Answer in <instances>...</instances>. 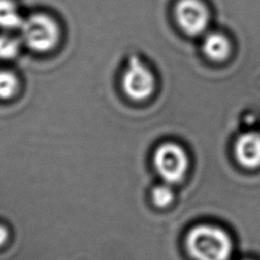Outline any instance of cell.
<instances>
[{"label": "cell", "instance_id": "obj_1", "mask_svg": "<svg viewBox=\"0 0 260 260\" xmlns=\"http://www.w3.org/2000/svg\"><path fill=\"white\" fill-rule=\"evenodd\" d=\"M186 247L194 260H228L233 245L230 236L222 229L199 224L189 231Z\"/></svg>", "mask_w": 260, "mask_h": 260}, {"label": "cell", "instance_id": "obj_2", "mask_svg": "<svg viewBox=\"0 0 260 260\" xmlns=\"http://www.w3.org/2000/svg\"><path fill=\"white\" fill-rule=\"evenodd\" d=\"M19 29L23 43L38 52H46L54 48L59 39L58 24L44 13H36L26 17Z\"/></svg>", "mask_w": 260, "mask_h": 260}, {"label": "cell", "instance_id": "obj_3", "mask_svg": "<svg viewBox=\"0 0 260 260\" xmlns=\"http://www.w3.org/2000/svg\"><path fill=\"white\" fill-rule=\"evenodd\" d=\"M154 167L168 184L181 182L188 171L189 159L186 151L176 143H164L159 145L153 155Z\"/></svg>", "mask_w": 260, "mask_h": 260}, {"label": "cell", "instance_id": "obj_4", "mask_svg": "<svg viewBox=\"0 0 260 260\" xmlns=\"http://www.w3.org/2000/svg\"><path fill=\"white\" fill-rule=\"evenodd\" d=\"M122 85L125 93L135 100L147 99L154 90V78L150 70L136 56L129 59L123 74Z\"/></svg>", "mask_w": 260, "mask_h": 260}, {"label": "cell", "instance_id": "obj_5", "mask_svg": "<svg viewBox=\"0 0 260 260\" xmlns=\"http://www.w3.org/2000/svg\"><path fill=\"white\" fill-rule=\"evenodd\" d=\"M176 16L180 26L189 35L202 32L208 22L206 8L198 0H181L176 7Z\"/></svg>", "mask_w": 260, "mask_h": 260}, {"label": "cell", "instance_id": "obj_6", "mask_svg": "<svg viewBox=\"0 0 260 260\" xmlns=\"http://www.w3.org/2000/svg\"><path fill=\"white\" fill-rule=\"evenodd\" d=\"M235 155L238 162L246 169L260 167V133L246 132L241 134L235 144Z\"/></svg>", "mask_w": 260, "mask_h": 260}, {"label": "cell", "instance_id": "obj_7", "mask_svg": "<svg viewBox=\"0 0 260 260\" xmlns=\"http://www.w3.org/2000/svg\"><path fill=\"white\" fill-rule=\"evenodd\" d=\"M22 21L23 18L11 0H0V28L4 30L19 29Z\"/></svg>", "mask_w": 260, "mask_h": 260}, {"label": "cell", "instance_id": "obj_8", "mask_svg": "<svg viewBox=\"0 0 260 260\" xmlns=\"http://www.w3.org/2000/svg\"><path fill=\"white\" fill-rule=\"evenodd\" d=\"M203 50L209 58L213 60H222L230 52V45L223 36L219 34H210L204 41Z\"/></svg>", "mask_w": 260, "mask_h": 260}, {"label": "cell", "instance_id": "obj_9", "mask_svg": "<svg viewBox=\"0 0 260 260\" xmlns=\"http://www.w3.org/2000/svg\"><path fill=\"white\" fill-rule=\"evenodd\" d=\"M20 50V41L10 35H0V59L9 60L15 58Z\"/></svg>", "mask_w": 260, "mask_h": 260}, {"label": "cell", "instance_id": "obj_10", "mask_svg": "<svg viewBox=\"0 0 260 260\" xmlns=\"http://www.w3.org/2000/svg\"><path fill=\"white\" fill-rule=\"evenodd\" d=\"M18 81L16 76L7 70L0 71V98L8 99L12 96L17 89Z\"/></svg>", "mask_w": 260, "mask_h": 260}, {"label": "cell", "instance_id": "obj_11", "mask_svg": "<svg viewBox=\"0 0 260 260\" xmlns=\"http://www.w3.org/2000/svg\"><path fill=\"white\" fill-rule=\"evenodd\" d=\"M152 201L157 207L169 206L174 199V192L168 185L156 186L151 193Z\"/></svg>", "mask_w": 260, "mask_h": 260}, {"label": "cell", "instance_id": "obj_12", "mask_svg": "<svg viewBox=\"0 0 260 260\" xmlns=\"http://www.w3.org/2000/svg\"><path fill=\"white\" fill-rule=\"evenodd\" d=\"M7 237V230L3 225H0V245H2L6 241Z\"/></svg>", "mask_w": 260, "mask_h": 260}]
</instances>
